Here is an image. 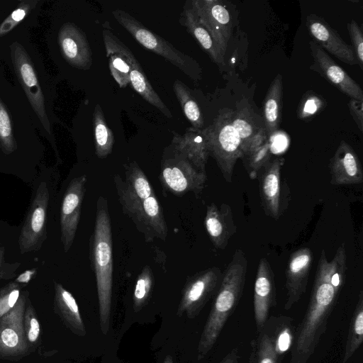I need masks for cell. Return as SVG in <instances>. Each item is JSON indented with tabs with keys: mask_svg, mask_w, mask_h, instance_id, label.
<instances>
[{
	"mask_svg": "<svg viewBox=\"0 0 363 363\" xmlns=\"http://www.w3.org/2000/svg\"><path fill=\"white\" fill-rule=\"evenodd\" d=\"M247 260L245 252L237 249L224 273L198 345L199 360L213 348L229 317L242 296Z\"/></svg>",
	"mask_w": 363,
	"mask_h": 363,
	"instance_id": "1",
	"label": "cell"
},
{
	"mask_svg": "<svg viewBox=\"0 0 363 363\" xmlns=\"http://www.w3.org/2000/svg\"><path fill=\"white\" fill-rule=\"evenodd\" d=\"M91 262L96 277L100 326L106 335L110 325L113 284V242L107 200L98 198L91 240Z\"/></svg>",
	"mask_w": 363,
	"mask_h": 363,
	"instance_id": "2",
	"label": "cell"
},
{
	"mask_svg": "<svg viewBox=\"0 0 363 363\" xmlns=\"http://www.w3.org/2000/svg\"><path fill=\"white\" fill-rule=\"evenodd\" d=\"M113 182L122 211L133 222L145 240L152 242L158 238L164 241L168 228L155 194L141 200L129 191L120 175L113 176Z\"/></svg>",
	"mask_w": 363,
	"mask_h": 363,
	"instance_id": "3",
	"label": "cell"
},
{
	"mask_svg": "<svg viewBox=\"0 0 363 363\" xmlns=\"http://www.w3.org/2000/svg\"><path fill=\"white\" fill-rule=\"evenodd\" d=\"M294 332L291 317H269L250 342L248 363H281L291 349Z\"/></svg>",
	"mask_w": 363,
	"mask_h": 363,
	"instance_id": "4",
	"label": "cell"
},
{
	"mask_svg": "<svg viewBox=\"0 0 363 363\" xmlns=\"http://www.w3.org/2000/svg\"><path fill=\"white\" fill-rule=\"evenodd\" d=\"M233 113V110L228 108L220 109L213 123L204 128L210 155L229 183L232 182L237 160L242 157L240 139L232 123Z\"/></svg>",
	"mask_w": 363,
	"mask_h": 363,
	"instance_id": "5",
	"label": "cell"
},
{
	"mask_svg": "<svg viewBox=\"0 0 363 363\" xmlns=\"http://www.w3.org/2000/svg\"><path fill=\"white\" fill-rule=\"evenodd\" d=\"M112 14L118 23L143 47L162 56L193 80H199L201 68L191 57L176 49L172 44L148 30L124 10L116 9Z\"/></svg>",
	"mask_w": 363,
	"mask_h": 363,
	"instance_id": "6",
	"label": "cell"
},
{
	"mask_svg": "<svg viewBox=\"0 0 363 363\" xmlns=\"http://www.w3.org/2000/svg\"><path fill=\"white\" fill-rule=\"evenodd\" d=\"M159 179L164 191L182 196L188 192L200 194L207 176L168 145L163 151Z\"/></svg>",
	"mask_w": 363,
	"mask_h": 363,
	"instance_id": "7",
	"label": "cell"
},
{
	"mask_svg": "<svg viewBox=\"0 0 363 363\" xmlns=\"http://www.w3.org/2000/svg\"><path fill=\"white\" fill-rule=\"evenodd\" d=\"M27 298V291H23L14 307L0 319V359L18 361L30 354L23 328Z\"/></svg>",
	"mask_w": 363,
	"mask_h": 363,
	"instance_id": "8",
	"label": "cell"
},
{
	"mask_svg": "<svg viewBox=\"0 0 363 363\" xmlns=\"http://www.w3.org/2000/svg\"><path fill=\"white\" fill-rule=\"evenodd\" d=\"M222 279L217 267L208 268L188 277L182 291L177 315L186 313L189 318L199 314L218 290Z\"/></svg>",
	"mask_w": 363,
	"mask_h": 363,
	"instance_id": "9",
	"label": "cell"
},
{
	"mask_svg": "<svg viewBox=\"0 0 363 363\" xmlns=\"http://www.w3.org/2000/svg\"><path fill=\"white\" fill-rule=\"evenodd\" d=\"M284 158H275L262 169L259 179L261 205L265 214L279 219L287 208L290 201V190L281 170Z\"/></svg>",
	"mask_w": 363,
	"mask_h": 363,
	"instance_id": "10",
	"label": "cell"
},
{
	"mask_svg": "<svg viewBox=\"0 0 363 363\" xmlns=\"http://www.w3.org/2000/svg\"><path fill=\"white\" fill-rule=\"evenodd\" d=\"M49 200L47 184L42 182L37 188L19 235L18 245L21 254L38 250L45 241Z\"/></svg>",
	"mask_w": 363,
	"mask_h": 363,
	"instance_id": "11",
	"label": "cell"
},
{
	"mask_svg": "<svg viewBox=\"0 0 363 363\" xmlns=\"http://www.w3.org/2000/svg\"><path fill=\"white\" fill-rule=\"evenodd\" d=\"M189 2L198 20L208 31L224 58L232 28L228 10L218 0H191Z\"/></svg>",
	"mask_w": 363,
	"mask_h": 363,
	"instance_id": "12",
	"label": "cell"
},
{
	"mask_svg": "<svg viewBox=\"0 0 363 363\" xmlns=\"http://www.w3.org/2000/svg\"><path fill=\"white\" fill-rule=\"evenodd\" d=\"M86 182V174L72 179L62 199L60 209V231L65 252L69 251L76 235Z\"/></svg>",
	"mask_w": 363,
	"mask_h": 363,
	"instance_id": "13",
	"label": "cell"
},
{
	"mask_svg": "<svg viewBox=\"0 0 363 363\" xmlns=\"http://www.w3.org/2000/svg\"><path fill=\"white\" fill-rule=\"evenodd\" d=\"M309 46L313 59L311 69L351 99L363 101L359 85L318 44L311 40Z\"/></svg>",
	"mask_w": 363,
	"mask_h": 363,
	"instance_id": "14",
	"label": "cell"
},
{
	"mask_svg": "<svg viewBox=\"0 0 363 363\" xmlns=\"http://www.w3.org/2000/svg\"><path fill=\"white\" fill-rule=\"evenodd\" d=\"M306 25L313 41L338 60L350 65H358L352 48L322 17L311 13L306 16Z\"/></svg>",
	"mask_w": 363,
	"mask_h": 363,
	"instance_id": "15",
	"label": "cell"
},
{
	"mask_svg": "<svg viewBox=\"0 0 363 363\" xmlns=\"http://www.w3.org/2000/svg\"><path fill=\"white\" fill-rule=\"evenodd\" d=\"M313 260V252L306 247L296 250L290 255L285 272V310L291 309L306 292Z\"/></svg>",
	"mask_w": 363,
	"mask_h": 363,
	"instance_id": "16",
	"label": "cell"
},
{
	"mask_svg": "<svg viewBox=\"0 0 363 363\" xmlns=\"http://www.w3.org/2000/svg\"><path fill=\"white\" fill-rule=\"evenodd\" d=\"M277 305L274 274L266 258L260 259L254 285V317L257 332L269 318L272 308Z\"/></svg>",
	"mask_w": 363,
	"mask_h": 363,
	"instance_id": "17",
	"label": "cell"
},
{
	"mask_svg": "<svg viewBox=\"0 0 363 363\" xmlns=\"http://www.w3.org/2000/svg\"><path fill=\"white\" fill-rule=\"evenodd\" d=\"M169 146L189 160L197 170L206 173L210 150L204 128L191 126L184 134L174 133Z\"/></svg>",
	"mask_w": 363,
	"mask_h": 363,
	"instance_id": "18",
	"label": "cell"
},
{
	"mask_svg": "<svg viewBox=\"0 0 363 363\" xmlns=\"http://www.w3.org/2000/svg\"><path fill=\"white\" fill-rule=\"evenodd\" d=\"M329 169L330 182L334 185L356 184L363 182V171L359 157L344 140L340 142L330 158Z\"/></svg>",
	"mask_w": 363,
	"mask_h": 363,
	"instance_id": "19",
	"label": "cell"
},
{
	"mask_svg": "<svg viewBox=\"0 0 363 363\" xmlns=\"http://www.w3.org/2000/svg\"><path fill=\"white\" fill-rule=\"evenodd\" d=\"M62 54L72 66L88 69L92 64V52L84 32L72 23L65 25L59 34Z\"/></svg>",
	"mask_w": 363,
	"mask_h": 363,
	"instance_id": "20",
	"label": "cell"
},
{
	"mask_svg": "<svg viewBox=\"0 0 363 363\" xmlns=\"http://www.w3.org/2000/svg\"><path fill=\"white\" fill-rule=\"evenodd\" d=\"M204 225L213 245L221 250L227 247L230 238L237 230L232 209L226 203L220 206L214 203L208 205Z\"/></svg>",
	"mask_w": 363,
	"mask_h": 363,
	"instance_id": "21",
	"label": "cell"
},
{
	"mask_svg": "<svg viewBox=\"0 0 363 363\" xmlns=\"http://www.w3.org/2000/svg\"><path fill=\"white\" fill-rule=\"evenodd\" d=\"M106 55L111 74L121 88L130 84L132 60L135 57L130 50L108 30H103Z\"/></svg>",
	"mask_w": 363,
	"mask_h": 363,
	"instance_id": "22",
	"label": "cell"
},
{
	"mask_svg": "<svg viewBox=\"0 0 363 363\" xmlns=\"http://www.w3.org/2000/svg\"><path fill=\"white\" fill-rule=\"evenodd\" d=\"M54 289L55 313L73 333L84 336L86 335V330L74 297L61 284L55 281Z\"/></svg>",
	"mask_w": 363,
	"mask_h": 363,
	"instance_id": "23",
	"label": "cell"
},
{
	"mask_svg": "<svg viewBox=\"0 0 363 363\" xmlns=\"http://www.w3.org/2000/svg\"><path fill=\"white\" fill-rule=\"evenodd\" d=\"M232 123L240 137L242 155L250 139L259 130L265 128L263 118L254 111L245 97L236 104Z\"/></svg>",
	"mask_w": 363,
	"mask_h": 363,
	"instance_id": "24",
	"label": "cell"
},
{
	"mask_svg": "<svg viewBox=\"0 0 363 363\" xmlns=\"http://www.w3.org/2000/svg\"><path fill=\"white\" fill-rule=\"evenodd\" d=\"M15 66L30 103L38 116L44 120L45 116L43 98L35 71L27 55L19 48L15 51Z\"/></svg>",
	"mask_w": 363,
	"mask_h": 363,
	"instance_id": "25",
	"label": "cell"
},
{
	"mask_svg": "<svg viewBox=\"0 0 363 363\" xmlns=\"http://www.w3.org/2000/svg\"><path fill=\"white\" fill-rule=\"evenodd\" d=\"M282 99V76L278 74L271 82L263 104V119L268 136L274 134L279 128L283 106Z\"/></svg>",
	"mask_w": 363,
	"mask_h": 363,
	"instance_id": "26",
	"label": "cell"
},
{
	"mask_svg": "<svg viewBox=\"0 0 363 363\" xmlns=\"http://www.w3.org/2000/svg\"><path fill=\"white\" fill-rule=\"evenodd\" d=\"M182 23L211 60L218 66H223L224 58L220 55L213 38L199 22L190 4L188 6L186 3L182 14Z\"/></svg>",
	"mask_w": 363,
	"mask_h": 363,
	"instance_id": "27",
	"label": "cell"
},
{
	"mask_svg": "<svg viewBox=\"0 0 363 363\" xmlns=\"http://www.w3.org/2000/svg\"><path fill=\"white\" fill-rule=\"evenodd\" d=\"M130 84L145 101L158 108L167 117L172 118V113L152 88L135 57L131 63Z\"/></svg>",
	"mask_w": 363,
	"mask_h": 363,
	"instance_id": "28",
	"label": "cell"
},
{
	"mask_svg": "<svg viewBox=\"0 0 363 363\" xmlns=\"http://www.w3.org/2000/svg\"><path fill=\"white\" fill-rule=\"evenodd\" d=\"M93 130L96 155L99 159L106 158L112 152L114 137L106 124L101 107L98 104L93 113Z\"/></svg>",
	"mask_w": 363,
	"mask_h": 363,
	"instance_id": "29",
	"label": "cell"
},
{
	"mask_svg": "<svg viewBox=\"0 0 363 363\" xmlns=\"http://www.w3.org/2000/svg\"><path fill=\"white\" fill-rule=\"evenodd\" d=\"M363 342V291L358 299L350 319L348 334L342 363H346Z\"/></svg>",
	"mask_w": 363,
	"mask_h": 363,
	"instance_id": "30",
	"label": "cell"
},
{
	"mask_svg": "<svg viewBox=\"0 0 363 363\" xmlns=\"http://www.w3.org/2000/svg\"><path fill=\"white\" fill-rule=\"evenodd\" d=\"M125 179L129 191L141 200L155 194L145 174L135 161L124 164Z\"/></svg>",
	"mask_w": 363,
	"mask_h": 363,
	"instance_id": "31",
	"label": "cell"
},
{
	"mask_svg": "<svg viewBox=\"0 0 363 363\" xmlns=\"http://www.w3.org/2000/svg\"><path fill=\"white\" fill-rule=\"evenodd\" d=\"M174 92L182 108L183 113L191 123V126L202 129L203 127V118L197 103L191 96L184 84L176 80L173 84Z\"/></svg>",
	"mask_w": 363,
	"mask_h": 363,
	"instance_id": "32",
	"label": "cell"
},
{
	"mask_svg": "<svg viewBox=\"0 0 363 363\" xmlns=\"http://www.w3.org/2000/svg\"><path fill=\"white\" fill-rule=\"evenodd\" d=\"M23 328L27 344L32 353L41 344V326L35 310L28 297L23 315Z\"/></svg>",
	"mask_w": 363,
	"mask_h": 363,
	"instance_id": "33",
	"label": "cell"
},
{
	"mask_svg": "<svg viewBox=\"0 0 363 363\" xmlns=\"http://www.w3.org/2000/svg\"><path fill=\"white\" fill-rule=\"evenodd\" d=\"M154 284V277L150 266H145L138 274L133 291V306L135 311H140L150 297Z\"/></svg>",
	"mask_w": 363,
	"mask_h": 363,
	"instance_id": "34",
	"label": "cell"
},
{
	"mask_svg": "<svg viewBox=\"0 0 363 363\" xmlns=\"http://www.w3.org/2000/svg\"><path fill=\"white\" fill-rule=\"evenodd\" d=\"M326 105L324 97L309 90L302 96L299 101L296 110L297 117L301 121H309L323 111Z\"/></svg>",
	"mask_w": 363,
	"mask_h": 363,
	"instance_id": "35",
	"label": "cell"
},
{
	"mask_svg": "<svg viewBox=\"0 0 363 363\" xmlns=\"http://www.w3.org/2000/svg\"><path fill=\"white\" fill-rule=\"evenodd\" d=\"M347 272V253L344 244L336 250L333 259L328 263V275L330 284L341 291Z\"/></svg>",
	"mask_w": 363,
	"mask_h": 363,
	"instance_id": "36",
	"label": "cell"
},
{
	"mask_svg": "<svg viewBox=\"0 0 363 363\" xmlns=\"http://www.w3.org/2000/svg\"><path fill=\"white\" fill-rule=\"evenodd\" d=\"M246 158V167L248 171L249 177L251 179H255L260 169L266 166L271 159V145L268 141L262 146L250 154L243 156L242 158Z\"/></svg>",
	"mask_w": 363,
	"mask_h": 363,
	"instance_id": "37",
	"label": "cell"
},
{
	"mask_svg": "<svg viewBox=\"0 0 363 363\" xmlns=\"http://www.w3.org/2000/svg\"><path fill=\"white\" fill-rule=\"evenodd\" d=\"M21 286L11 281L0 289V319L16 305L21 294Z\"/></svg>",
	"mask_w": 363,
	"mask_h": 363,
	"instance_id": "38",
	"label": "cell"
},
{
	"mask_svg": "<svg viewBox=\"0 0 363 363\" xmlns=\"http://www.w3.org/2000/svg\"><path fill=\"white\" fill-rule=\"evenodd\" d=\"M0 145L6 152L15 149L10 117L0 101Z\"/></svg>",
	"mask_w": 363,
	"mask_h": 363,
	"instance_id": "39",
	"label": "cell"
},
{
	"mask_svg": "<svg viewBox=\"0 0 363 363\" xmlns=\"http://www.w3.org/2000/svg\"><path fill=\"white\" fill-rule=\"evenodd\" d=\"M347 30L353 45L358 65L363 69V34L362 28L354 20L347 24Z\"/></svg>",
	"mask_w": 363,
	"mask_h": 363,
	"instance_id": "40",
	"label": "cell"
},
{
	"mask_svg": "<svg viewBox=\"0 0 363 363\" xmlns=\"http://www.w3.org/2000/svg\"><path fill=\"white\" fill-rule=\"evenodd\" d=\"M28 6L23 5L16 9L0 26V36L11 30L26 15Z\"/></svg>",
	"mask_w": 363,
	"mask_h": 363,
	"instance_id": "41",
	"label": "cell"
},
{
	"mask_svg": "<svg viewBox=\"0 0 363 363\" xmlns=\"http://www.w3.org/2000/svg\"><path fill=\"white\" fill-rule=\"evenodd\" d=\"M267 142H268V135L266 132L265 128H262L259 130L249 141L244 152L242 155L243 156H246L251 152L255 151L259 147L262 146L264 144H265Z\"/></svg>",
	"mask_w": 363,
	"mask_h": 363,
	"instance_id": "42",
	"label": "cell"
},
{
	"mask_svg": "<svg viewBox=\"0 0 363 363\" xmlns=\"http://www.w3.org/2000/svg\"><path fill=\"white\" fill-rule=\"evenodd\" d=\"M350 113L352 116L357 128L363 131V101L351 99L348 103Z\"/></svg>",
	"mask_w": 363,
	"mask_h": 363,
	"instance_id": "43",
	"label": "cell"
},
{
	"mask_svg": "<svg viewBox=\"0 0 363 363\" xmlns=\"http://www.w3.org/2000/svg\"><path fill=\"white\" fill-rule=\"evenodd\" d=\"M218 363H241V356L238 348L232 349Z\"/></svg>",
	"mask_w": 363,
	"mask_h": 363,
	"instance_id": "44",
	"label": "cell"
},
{
	"mask_svg": "<svg viewBox=\"0 0 363 363\" xmlns=\"http://www.w3.org/2000/svg\"><path fill=\"white\" fill-rule=\"evenodd\" d=\"M5 247H0V278H6V274L2 272L4 266Z\"/></svg>",
	"mask_w": 363,
	"mask_h": 363,
	"instance_id": "45",
	"label": "cell"
},
{
	"mask_svg": "<svg viewBox=\"0 0 363 363\" xmlns=\"http://www.w3.org/2000/svg\"><path fill=\"white\" fill-rule=\"evenodd\" d=\"M163 363H173V359H172V356H170V355L167 356L165 357Z\"/></svg>",
	"mask_w": 363,
	"mask_h": 363,
	"instance_id": "46",
	"label": "cell"
}]
</instances>
